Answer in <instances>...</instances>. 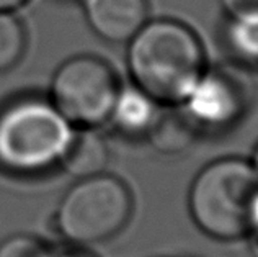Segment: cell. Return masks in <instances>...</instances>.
<instances>
[{
  "label": "cell",
  "instance_id": "10",
  "mask_svg": "<svg viewBox=\"0 0 258 257\" xmlns=\"http://www.w3.org/2000/svg\"><path fill=\"white\" fill-rule=\"evenodd\" d=\"M26 48V33L13 12H0V72L15 66Z\"/></svg>",
  "mask_w": 258,
  "mask_h": 257
},
{
  "label": "cell",
  "instance_id": "17",
  "mask_svg": "<svg viewBox=\"0 0 258 257\" xmlns=\"http://www.w3.org/2000/svg\"><path fill=\"white\" fill-rule=\"evenodd\" d=\"M252 228L255 229V251L258 254V213H256V218L253 221V226Z\"/></svg>",
  "mask_w": 258,
  "mask_h": 257
},
{
  "label": "cell",
  "instance_id": "13",
  "mask_svg": "<svg viewBox=\"0 0 258 257\" xmlns=\"http://www.w3.org/2000/svg\"><path fill=\"white\" fill-rule=\"evenodd\" d=\"M230 36L240 53L258 58V17L234 18Z\"/></svg>",
  "mask_w": 258,
  "mask_h": 257
},
{
  "label": "cell",
  "instance_id": "9",
  "mask_svg": "<svg viewBox=\"0 0 258 257\" xmlns=\"http://www.w3.org/2000/svg\"><path fill=\"white\" fill-rule=\"evenodd\" d=\"M111 115L118 125L127 131L142 130L151 123L152 104L142 90H126L118 95Z\"/></svg>",
  "mask_w": 258,
  "mask_h": 257
},
{
  "label": "cell",
  "instance_id": "15",
  "mask_svg": "<svg viewBox=\"0 0 258 257\" xmlns=\"http://www.w3.org/2000/svg\"><path fill=\"white\" fill-rule=\"evenodd\" d=\"M28 0H0V12H15Z\"/></svg>",
  "mask_w": 258,
  "mask_h": 257
},
{
  "label": "cell",
  "instance_id": "3",
  "mask_svg": "<svg viewBox=\"0 0 258 257\" xmlns=\"http://www.w3.org/2000/svg\"><path fill=\"white\" fill-rule=\"evenodd\" d=\"M72 138V125L51 102H13L0 112V167L18 174L46 171L60 164Z\"/></svg>",
  "mask_w": 258,
  "mask_h": 257
},
{
  "label": "cell",
  "instance_id": "4",
  "mask_svg": "<svg viewBox=\"0 0 258 257\" xmlns=\"http://www.w3.org/2000/svg\"><path fill=\"white\" fill-rule=\"evenodd\" d=\"M131 195L123 182L110 175L80 179L57 210V228L77 246L93 244L116 234L131 215Z\"/></svg>",
  "mask_w": 258,
  "mask_h": 257
},
{
  "label": "cell",
  "instance_id": "11",
  "mask_svg": "<svg viewBox=\"0 0 258 257\" xmlns=\"http://www.w3.org/2000/svg\"><path fill=\"white\" fill-rule=\"evenodd\" d=\"M151 141L162 152H180L191 144L193 131L178 115H167L155 121L151 133Z\"/></svg>",
  "mask_w": 258,
  "mask_h": 257
},
{
  "label": "cell",
  "instance_id": "12",
  "mask_svg": "<svg viewBox=\"0 0 258 257\" xmlns=\"http://www.w3.org/2000/svg\"><path fill=\"white\" fill-rule=\"evenodd\" d=\"M41 241L28 234H15L0 244V257H51Z\"/></svg>",
  "mask_w": 258,
  "mask_h": 257
},
{
  "label": "cell",
  "instance_id": "6",
  "mask_svg": "<svg viewBox=\"0 0 258 257\" xmlns=\"http://www.w3.org/2000/svg\"><path fill=\"white\" fill-rule=\"evenodd\" d=\"M88 25L108 41L131 39L147 23V0H84Z\"/></svg>",
  "mask_w": 258,
  "mask_h": 257
},
{
  "label": "cell",
  "instance_id": "19",
  "mask_svg": "<svg viewBox=\"0 0 258 257\" xmlns=\"http://www.w3.org/2000/svg\"><path fill=\"white\" fill-rule=\"evenodd\" d=\"M255 169H256V172H258V152H256V166H255Z\"/></svg>",
  "mask_w": 258,
  "mask_h": 257
},
{
  "label": "cell",
  "instance_id": "1",
  "mask_svg": "<svg viewBox=\"0 0 258 257\" xmlns=\"http://www.w3.org/2000/svg\"><path fill=\"white\" fill-rule=\"evenodd\" d=\"M129 67L139 89L157 102L191 97L203 72V49L185 25L172 20L146 23L131 38Z\"/></svg>",
  "mask_w": 258,
  "mask_h": 257
},
{
  "label": "cell",
  "instance_id": "8",
  "mask_svg": "<svg viewBox=\"0 0 258 257\" xmlns=\"http://www.w3.org/2000/svg\"><path fill=\"white\" fill-rule=\"evenodd\" d=\"M193 97L195 113L209 120H224L234 113V100L219 80H208L196 85Z\"/></svg>",
  "mask_w": 258,
  "mask_h": 257
},
{
  "label": "cell",
  "instance_id": "7",
  "mask_svg": "<svg viewBox=\"0 0 258 257\" xmlns=\"http://www.w3.org/2000/svg\"><path fill=\"white\" fill-rule=\"evenodd\" d=\"M108 161V149L105 141L92 130L74 133L69 147L60 164L67 174L79 179L93 177L101 174Z\"/></svg>",
  "mask_w": 258,
  "mask_h": 257
},
{
  "label": "cell",
  "instance_id": "16",
  "mask_svg": "<svg viewBox=\"0 0 258 257\" xmlns=\"http://www.w3.org/2000/svg\"><path fill=\"white\" fill-rule=\"evenodd\" d=\"M51 257H93L84 249H74V251H62V252H51Z\"/></svg>",
  "mask_w": 258,
  "mask_h": 257
},
{
  "label": "cell",
  "instance_id": "18",
  "mask_svg": "<svg viewBox=\"0 0 258 257\" xmlns=\"http://www.w3.org/2000/svg\"><path fill=\"white\" fill-rule=\"evenodd\" d=\"M57 2H77V0H57Z\"/></svg>",
  "mask_w": 258,
  "mask_h": 257
},
{
  "label": "cell",
  "instance_id": "14",
  "mask_svg": "<svg viewBox=\"0 0 258 257\" xmlns=\"http://www.w3.org/2000/svg\"><path fill=\"white\" fill-rule=\"evenodd\" d=\"M222 5L232 18L258 17V0H222Z\"/></svg>",
  "mask_w": 258,
  "mask_h": 257
},
{
  "label": "cell",
  "instance_id": "5",
  "mask_svg": "<svg viewBox=\"0 0 258 257\" xmlns=\"http://www.w3.org/2000/svg\"><path fill=\"white\" fill-rule=\"evenodd\" d=\"M118 95L110 66L93 56H77L54 74L49 102L71 125L90 128L111 117Z\"/></svg>",
  "mask_w": 258,
  "mask_h": 257
},
{
  "label": "cell",
  "instance_id": "2",
  "mask_svg": "<svg viewBox=\"0 0 258 257\" xmlns=\"http://www.w3.org/2000/svg\"><path fill=\"white\" fill-rule=\"evenodd\" d=\"M189 208L198 226L219 239L250 231L258 213V172L239 159L209 164L195 179Z\"/></svg>",
  "mask_w": 258,
  "mask_h": 257
}]
</instances>
